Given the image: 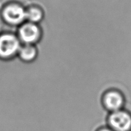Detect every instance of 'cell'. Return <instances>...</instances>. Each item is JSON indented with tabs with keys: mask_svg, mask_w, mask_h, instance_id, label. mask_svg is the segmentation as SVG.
I'll list each match as a JSON object with an SVG mask.
<instances>
[{
	"mask_svg": "<svg viewBox=\"0 0 131 131\" xmlns=\"http://www.w3.org/2000/svg\"><path fill=\"white\" fill-rule=\"evenodd\" d=\"M20 43L17 37L10 33L0 34V60H8L19 52Z\"/></svg>",
	"mask_w": 131,
	"mask_h": 131,
	"instance_id": "6da1fadb",
	"label": "cell"
},
{
	"mask_svg": "<svg viewBox=\"0 0 131 131\" xmlns=\"http://www.w3.org/2000/svg\"><path fill=\"white\" fill-rule=\"evenodd\" d=\"M1 17L10 25H18L26 20V10L17 3H10L3 8Z\"/></svg>",
	"mask_w": 131,
	"mask_h": 131,
	"instance_id": "7a4b0ae2",
	"label": "cell"
},
{
	"mask_svg": "<svg viewBox=\"0 0 131 131\" xmlns=\"http://www.w3.org/2000/svg\"><path fill=\"white\" fill-rule=\"evenodd\" d=\"M108 124L113 131H131V115L124 110L113 112Z\"/></svg>",
	"mask_w": 131,
	"mask_h": 131,
	"instance_id": "3957f363",
	"label": "cell"
},
{
	"mask_svg": "<svg viewBox=\"0 0 131 131\" xmlns=\"http://www.w3.org/2000/svg\"><path fill=\"white\" fill-rule=\"evenodd\" d=\"M19 37L25 44L31 45L35 43L40 37L41 32L36 24L27 23L23 24L19 29Z\"/></svg>",
	"mask_w": 131,
	"mask_h": 131,
	"instance_id": "277c9868",
	"label": "cell"
},
{
	"mask_svg": "<svg viewBox=\"0 0 131 131\" xmlns=\"http://www.w3.org/2000/svg\"><path fill=\"white\" fill-rule=\"evenodd\" d=\"M103 103L106 109L115 111L121 110L125 104V99L123 95L117 90H111L104 94Z\"/></svg>",
	"mask_w": 131,
	"mask_h": 131,
	"instance_id": "5b68a950",
	"label": "cell"
},
{
	"mask_svg": "<svg viewBox=\"0 0 131 131\" xmlns=\"http://www.w3.org/2000/svg\"><path fill=\"white\" fill-rule=\"evenodd\" d=\"M19 57L24 61H31L34 60L37 55V50L32 45L25 44L20 47L19 51Z\"/></svg>",
	"mask_w": 131,
	"mask_h": 131,
	"instance_id": "8992f818",
	"label": "cell"
},
{
	"mask_svg": "<svg viewBox=\"0 0 131 131\" xmlns=\"http://www.w3.org/2000/svg\"><path fill=\"white\" fill-rule=\"evenodd\" d=\"M43 11L39 7L32 6L26 10V19L28 20L29 23L36 24L37 23L41 21L43 19Z\"/></svg>",
	"mask_w": 131,
	"mask_h": 131,
	"instance_id": "52a82bcc",
	"label": "cell"
},
{
	"mask_svg": "<svg viewBox=\"0 0 131 131\" xmlns=\"http://www.w3.org/2000/svg\"><path fill=\"white\" fill-rule=\"evenodd\" d=\"M97 131H113V130L111 129H108V128H102V129H99V130Z\"/></svg>",
	"mask_w": 131,
	"mask_h": 131,
	"instance_id": "ba28073f",
	"label": "cell"
}]
</instances>
